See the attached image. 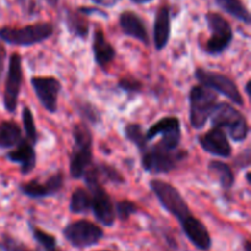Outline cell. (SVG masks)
<instances>
[{
  "mask_svg": "<svg viewBox=\"0 0 251 251\" xmlns=\"http://www.w3.org/2000/svg\"><path fill=\"white\" fill-rule=\"evenodd\" d=\"M22 83V64L19 54H12L9 61L6 82L4 91V105L5 109L14 113L17 107L20 90Z\"/></svg>",
  "mask_w": 251,
  "mask_h": 251,
  "instance_id": "12",
  "label": "cell"
},
{
  "mask_svg": "<svg viewBox=\"0 0 251 251\" xmlns=\"http://www.w3.org/2000/svg\"><path fill=\"white\" fill-rule=\"evenodd\" d=\"M199 142L203 151L208 152L213 156L227 158L232 154V147L228 141L227 135H226L225 130L221 127L215 126L212 130L199 137Z\"/></svg>",
  "mask_w": 251,
  "mask_h": 251,
  "instance_id": "15",
  "label": "cell"
},
{
  "mask_svg": "<svg viewBox=\"0 0 251 251\" xmlns=\"http://www.w3.org/2000/svg\"><path fill=\"white\" fill-rule=\"evenodd\" d=\"M150 186L164 210L174 216L179 223L191 215L185 200L173 185L162 180H152Z\"/></svg>",
  "mask_w": 251,
  "mask_h": 251,
  "instance_id": "7",
  "label": "cell"
},
{
  "mask_svg": "<svg viewBox=\"0 0 251 251\" xmlns=\"http://www.w3.org/2000/svg\"><path fill=\"white\" fill-rule=\"evenodd\" d=\"M95 4L100 5V6H104V7H112L114 5H117L120 0H92Z\"/></svg>",
  "mask_w": 251,
  "mask_h": 251,
  "instance_id": "34",
  "label": "cell"
},
{
  "mask_svg": "<svg viewBox=\"0 0 251 251\" xmlns=\"http://www.w3.org/2000/svg\"><path fill=\"white\" fill-rule=\"evenodd\" d=\"M74 145L70 158V174L73 178H82L92 164V134L86 124L74 126Z\"/></svg>",
  "mask_w": 251,
  "mask_h": 251,
  "instance_id": "1",
  "label": "cell"
},
{
  "mask_svg": "<svg viewBox=\"0 0 251 251\" xmlns=\"http://www.w3.org/2000/svg\"><path fill=\"white\" fill-rule=\"evenodd\" d=\"M66 25L68 28L73 34L80 38H86L88 34V21L86 19L85 14L81 12L80 10L77 11H70L66 17Z\"/></svg>",
  "mask_w": 251,
  "mask_h": 251,
  "instance_id": "24",
  "label": "cell"
},
{
  "mask_svg": "<svg viewBox=\"0 0 251 251\" xmlns=\"http://www.w3.org/2000/svg\"><path fill=\"white\" fill-rule=\"evenodd\" d=\"M218 5L228 12L229 15L234 16L235 19L245 22L247 25L250 24V14L247 7L244 6L240 0H216Z\"/></svg>",
  "mask_w": 251,
  "mask_h": 251,
  "instance_id": "25",
  "label": "cell"
},
{
  "mask_svg": "<svg viewBox=\"0 0 251 251\" xmlns=\"http://www.w3.org/2000/svg\"><path fill=\"white\" fill-rule=\"evenodd\" d=\"M247 180H248V184H251L250 183V173H247Z\"/></svg>",
  "mask_w": 251,
  "mask_h": 251,
  "instance_id": "40",
  "label": "cell"
},
{
  "mask_svg": "<svg viewBox=\"0 0 251 251\" xmlns=\"http://www.w3.org/2000/svg\"><path fill=\"white\" fill-rule=\"evenodd\" d=\"M211 37L206 42L205 50L211 55H218L223 53L233 39V31L229 22L216 12H208L206 15Z\"/></svg>",
  "mask_w": 251,
  "mask_h": 251,
  "instance_id": "9",
  "label": "cell"
},
{
  "mask_svg": "<svg viewBox=\"0 0 251 251\" xmlns=\"http://www.w3.org/2000/svg\"><path fill=\"white\" fill-rule=\"evenodd\" d=\"M119 87L126 92H139L142 88V83L132 77H123L119 81Z\"/></svg>",
  "mask_w": 251,
  "mask_h": 251,
  "instance_id": "32",
  "label": "cell"
},
{
  "mask_svg": "<svg viewBox=\"0 0 251 251\" xmlns=\"http://www.w3.org/2000/svg\"><path fill=\"white\" fill-rule=\"evenodd\" d=\"M0 247H1V249L4 251H33L25 244H22L21 242H19L17 239H15V238L10 237L7 234L2 235Z\"/></svg>",
  "mask_w": 251,
  "mask_h": 251,
  "instance_id": "30",
  "label": "cell"
},
{
  "mask_svg": "<svg viewBox=\"0 0 251 251\" xmlns=\"http://www.w3.org/2000/svg\"><path fill=\"white\" fill-rule=\"evenodd\" d=\"M245 91H247L248 96H251V93H250V81H248V82H247V86H245Z\"/></svg>",
  "mask_w": 251,
  "mask_h": 251,
  "instance_id": "38",
  "label": "cell"
},
{
  "mask_svg": "<svg viewBox=\"0 0 251 251\" xmlns=\"http://www.w3.org/2000/svg\"><path fill=\"white\" fill-rule=\"evenodd\" d=\"M142 153V167L145 171L153 174L169 173L179 166L186 157V152L181 150H168L159 145L147 147Z\"/></svg>",
  "mask_w": 251,
  "mask_h": 251,
  "instance_id": "2",
  "label": "cell"
},
{
  "mask_svg": "<svg viewBox=\"0 0 251 251\" xmlns=\"http://www.w3.org/2000/svg\"><path fill=\"white\" fill-rule=\"evenodd\" d=\"M244 251H251V243H250V240H245V243H244Z\"/></svg>",
  "mask_w": 251,
  "mask_h": 251,
  "instance_id": "36",
  "label": "cell"
},
{
  "mask_svg": "<svg viewBox=\"0 0 251 251\" xmlns=\"http://www.w3.org/2000/svg\"><path fill=\"white\" fill-rule=\"evenodd\" d=\"M53 31V26L48 22L28 25L22 28L2 27L0 28V38L9 44L27 47L48 39Z\"/></svg>",
  "mask_w": 251,
  "mask_h": 251,
  "instance_id": "5",
  "label": "cell"
},
{
  "mask_svg": "<svg viewBox=\"0 0 251 251\" xmlns=\"http://www.w3.org/2000/svg\"><path fill=\"white\" fill-rule=\"evenodd\" d=\"M136 211H137V206L135 205L134 202L125 200V201H120V202L118 203L117 213H115V215H118V217H119L122 221H126L127 218H129L131 215H134Z\"/></svg>",
  "mask_w": 251,
  "mask_h": 251,
  "instance_id": "31",
  "label": "cell"
},
{
  "mask_svg": "<svg viewBox=\"0 0 251 251\" xmlns=\"http://www.w3.org/2000/svg\"><path fill=\"white\" fill-rule=\"evenodd\" d=\"M91 210V194L82 188L76 189L71 195L70 211L76 215L86 213Z\"/></svg>",
  "mask_w": 251,
  "mask_h": 251,
  "instance_id": "26",
  "label": "cell"
},
{
  "mask_svg": "<svg viewBox=\"0 0 251 251\" xmlns=\"http://www.w3.org/2000/svg\"><path fill=\"white\" fill-rule=\"evenodd\" d=\"M180 226L184 234L196 249L202 251H208L211 249L212 239H211V235L206 226L200 220L190 215L180 223Z\"/></svg>",
  "mask_w": 251,
  "mask_h": 251,
  "instance_id": "14",
  "label": "cell"
},
{
  "mask_svg": "<svg viewBox=\"0 0 251 251\" xmlns=\"http://www.w3.org/2000/svg\"><path fill=\"white\" fill-rule=\"evenodd\" d=\"M22 141L21 129L14 122L0 123V149L16 147Z\"/></svg>",
  "mask_w": 251,
  "mask_h": 251,
  "instance_id": "22",
  "label": "cell"
},
{
  "mask_svg": "<svg viewBox=\"0 0 251 251\" xmlns=\"http://www.w3.org/2000/svg\"><path fill=\"white\" fill-rule=\"evenodd\" d=\"M80 112L83 117H86L88 122L97 123L100 120V113L93 105L88 104V103H83L82 105H80Z\"/></svg>",
  "mask_w": 251,
  "mask_h": 251,
  "instance_id": "33",
  "label": "cell"
},
{
  "mask_svg": "<svg viewBox=\"0 0 251 251\" xmlns=\"http://www.w3.org/2000/svg\"><path fill=\"white\" fill-rule=\"evenodd\" d=\"M91 194V210L96 220L104 227H112L115 221V210L113 201L102 184L90 176H83Z\"/></svg>",
  "mask_w": 251,
  "mask_h": 251,
  "instance_id": "6",
  "label": "cell"
},
{
  "mask_svg": "<svg viewBox=\"0 0 251 251\" xmlns=\"http://www.w3.org/2000/svg\"><path fill=\"white\" fill-rule=\"evenodd\" d=\"M158 135H162V140L157 142V145L168 150L178 149L181 140V130L179 120L174 117H167L154 123L146 134L147 141L153 140Z\"/></svg>",
  "mask_w": 251,
  "mask_h": 251,
  "instance_id": "11",
  "label": "cell"
},
{
  "mask_svg": "<svg viewBox=\"0 0 251 251\" xmlns=\"http://www.w3.org/2000/svg\"><path fill=\"white\" fill-rule=\"evenodd\" d=\"M64 185V176L59 174H54L50 178L47 179L44 183H39L38 180H32L25 183L20 186L22 194L29 198H46V196L55 195Z\"/></svg>",
  "mask_w": 251,
  "mask_h": 251,
  "instance_id": "16",
  "label": "cell"
},
{
  "mask_svg": "<svg viewBox=\"0 0 251 251\" xmlns=\"http://www.w3.org/2000/svg\"><path fill=\"white\" fill-rule=\"evenodd\" d=\"M22 122H24V127L28 141L32 142V144H36L37 140H38V135H37L36 125H34L33 115H32V112L29 108L25 107L22 109Z\"/></svg>",
  "mask_w": 251,
  "mask_h": 251,
  "instance_id": "29",
  "label": "cell"
},
{
  "mask_svg": "<svg viewBox=\"0 0 251 251\" xmlns=\"http://www.w3.org/2000/svg\"><path fill=\"white\" fill-rule=\"evenodd\" d=\"M93 54H95L96 63L102 68L109 65L115 56V50L112 44L107 41L102 31L95 32L93 37Z\"/></svg>",
  "mask_w": 251,
  "mask_h": 251,
  "instance_id": "20",
  "label": "cell"
},
{
  "mask_svg": "<svg viewBox=\"0 0 251 251\" xmlns=\"http://www.w3.org/2000/svg\"><path fill=\"white\" fill-rule=\"evenodd\" d=\"M125 136L129 141L136 145L140 151H145L147 149V139L146 135L142 131L141 126L139 124H129L125 127Z\"/></svg>",
  "mask_w": 251,
  "mask_h": 251,
  "instance_id": "28",
  "label": "cell"
},
{
  "mask_svg": "<svg viewBox=\"0 0 251 251\" xmlns=\"http://www.w3.org/2000/svg\"><path fill=\"white\" fill-rule=\"evenodd\" d=\"M32 235L43 251H60L54 235L49 234V233L44 232L37 227H32Z\"/></svg>",
  "mask_w": 251,
  "mask_h": 251,
  "instance_id": "27",
  "label": "cell"
},
{
  "mask_svg": "<svg viewBox=\"0 0 251 251\" xmlns=\"http://www.w3.org/2000/svg\"><path fill=\"white\" fill-rule=\"evenodd\" d=\"M213 126L226 129L237 142L244 141L249 134V125L244 115L228 103L217 104L212 112Z\"/></svg>",
  "mask_w": 251,
  "mask_h": 251,
  "instance_id": "3",
  "label": "cell"
},
{
  "mask_svg": "<svg viewBox=\"0 0 251 251\" xmlns=\"http://www.w3.org/2000/svg\"><path fill=\"white\" fill-rule=\"evenodd\" d=\"M190 124L194 129H202L217 105V96L205 86L191 88L190 96Z\"/></svg>",
  "mask_w": 251,
  "mask_h": 251,
  "instance_id": "4",
  "label": "cell"
},
{
  "mask_svg": "<svg viewBox=\"0 0 251 251\" xmlns=\"http://www.w3.org/2000/svg\"><path fill=\"white\" fill-rule=\"evenodd\" d=\"M195 76L199 82L205 86V87L210 88V90H215L216 92L226 96L235 104H244V100H243L237 85L228 76L220 73H215V71L205 70V69H198L195 71Z\"/></svg>",
  "mask_w": 251,
  "mask_h": 251,
  "instance_id": "10",
  "label": "cell"
},
{
  "mask_svg": "<svg viewBox=\"0 0 251 251\" xmlns=\"http://www.w3.org/2000/svg\"><path fill=\"white\" fill-rule=\"evenodd\" d=\"M83 176H92L96 180L100 181V184L107 183V181L114 184L124 183V178L120 176L119 172L115 168H113V167L108 166V164H96V166L95 164H91Z\"/></svg>",
  "mask_w": 251,
  "mask_h": 251,
  "instance_id": "21",
  "label": "cell"
},
{
  "mask_svg": "<svg viewBox=\"0 0 251 251\" xmlns=\"http://www.w3.org/2000/svg\"><path fill=\"white\" fill-rule=\"evenodd\" d=\"M6 158L14 163L20 164L21 172L24 174L29 173L36 167V152H34L33 146L28 141H24V140L17 145L14 151H10L6 154Z\"/></svg>",
  "mask_w": 251,
  "mask_h": 251,
  "instance_id": "19",
  "label": "cell"
},
{
  "mask_svg": "<svg viewBox=\"0 0 251 251\" xmlns=\"http://www.w3.org/2000/svg\"><path fill=\"white\" fill-rule=\"evenodd\" d=\"M47 2H48L49 5H51V6H55V5L58 4V0H47Z\"/></svg>",
  "mask_w": 251,
  "mask_h": 251,
  "instance_id": "39",
  "label": "cell"
},
{
  "mask_svg": "<svg viewBox=\"0 0 251 251\" xmlns=\"http://www.w3.org/2000/svg\"><path fill=\"white\" fill-rule=\"evenodd\" d=\"M100 251H109V250H100Z\"/></svg>",
  "mask_w": 251,
  "mask_h": 251,
  "instance_id": "41",
  "label": "cell"
},
{
  "mask_svg": "<svg viewBox=\"0 0 251 251\" xmlns=\"http://www.w3.org/2000/svg\"><path fill=\"white\" fill-rule=\"evenodd\" d=\"M63 235L74 248L86 249L97 245L103 238L104 233L100 227L90 221H76L66 226L63 230Z\"/></svg>",
  "mask_w": 251,
  "mask_h": 251,
  "instance_id": "8",
  "label": "cell"
},
{
  "mask_svg": "<svg viewBox=\"0 0 251 251\" xmlns=\"http://www.w3.org/2000/svg\"><path fill=\"white\" fill-rule=\"evenodd\" d=\"M119 24L125 34L145 44L150 43L146 27H145V24L137 14L132 11L123 12L119 17Z\"/></svg>",
  "mask_w": 251,
  "mask_h": 251,
  "instance_id": "17",
  "label": "cell"
},
{
  "mask_svg": "<svg viewBox=\"0 0 251 251\" xmlns=\"http://www.w3.org/2000/svg\"><path fill=\"white\" fill-rule=\"evenodd\" d=\"M208 171L215 176L225 189H230L234 184V174L227 163L221 161H212L208 163Z\"/></svg>",
  "mask_w": 251,
  "mask_h": 251,
  "instance_id": "23",
  "label": "cell"
},
{
  "mask_svg": "<svg viewBox=\"0 0 251 251\" xmlns=\"http://www.w3.org/2000/svg\"><path fill=\"white\" fill-rule=\"evenodd\" d=\"M31 83L43 108L55 113L58 109V96L61 90L60 82L54 77H33Z\"/></svg>",
  "mask_w": 251,
  "mask_h": 251,
  "instance_id": "13",
  "label": "cell"
},
{
  "mask_svg": "<svg viewBox=\"0 0 251 251\" xmlns=\"http://www.w3.org/2000/svg\"><path fill=\"white\" fill-rule=\"evenodd\" d=\"M171 36V11L168 6H161L156 14L153 28V42L157 50L166 48Z\"/></svg>",
  "mask_w": 251,
  "mask_h": 251,
  "instance_id": "18",
  "label": "cell"
},
{
  "mask_svg": "<svg viewBox=\"0 0 251 251\" xmlns=\"http://www.w3.org/2000/svg\"><path fill=\"white\" fill-rule=\"evenodd\" d=\"M4 60H5V49L0 44V76H1L2 70H4Z\"/></svg>",
  "mask_w": 251,
  "mask_h": 251,
  "instance_id": "35",
  "label": "cell"
},
{
  "mask_svg": "<svg viewBox=\"0 0 251 251\" xmlns=\"http://www.w3.org/2000/svg\"><path fill=\"white\" fill-rule=\"evenodd\" d=\"M131 1L136 2V4H146V2L152 1V0H131Z\"/></svg>",
  "mask_w": 251,
  "mask_h": 251,
  "instance_id": "37",
  "label": "cell"
}]
</instances>
